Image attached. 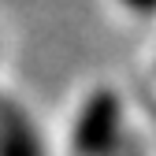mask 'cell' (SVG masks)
Masks as SVG:
<instances>
[{"instance_id":"obj_1","label":"cell","mask_w":156,"mask_h":156,"mask_svg":"<svg viewBox=\"0 0 156 156\" xmlns=\"http://www.w3.org/2000/svg\"><path fill=\"white\" fill-rule=\"evenodd\" d=\"M119 138V101L108 89H97L74 126V152L78 156H108Z\"/></svg>"},{"instance_id":"obj_2","label":"cell","mask_w":156,"mask_h":156,"mask_svg":"<svg viewBox=\"0 0 156 156\" xmlns=\"http://www.w3.org/2000/svg\"><path fill=\"white\" fill-rule=\"evenodd\" d=\"M0 156H45L37 130L11 101H0Z\"/></svg>"},{"instance_id":"obj_3","label":"cell","mask_w":156,"mask_h":156,"mask_svg":"<svg viewBox=\"0 0 156 156\" xmlns=\"http://www.w3.org/2000/svg\"><path fill=\"white\" fill-rule=\"evenodd\" d=\"M123 4L138 8V11H156V0H123Z\"/></svg>"},{"instance_id":"obj_4","label":"cell","mask_w":156,"mask_h":156,"mask_svg":"<svg viewBox=\"0 0 156 156\" xmlns=\"http://www.w3.org/2000/svg\"><path fill=\"white\" fill-rule=\"evenodd\" d=\"M119 156H134V152H119Z\"/></svg>"}]
</instances>
